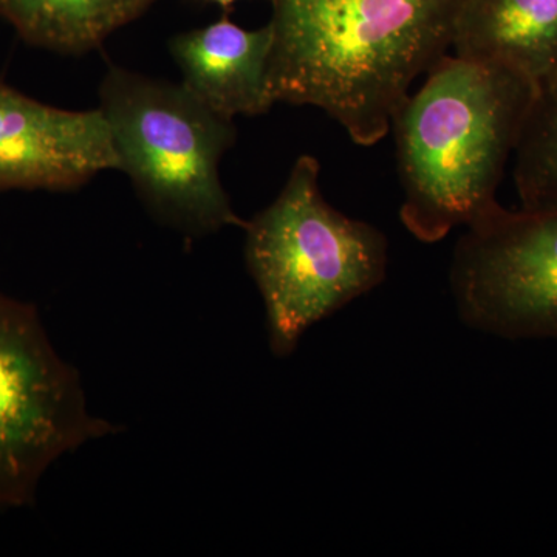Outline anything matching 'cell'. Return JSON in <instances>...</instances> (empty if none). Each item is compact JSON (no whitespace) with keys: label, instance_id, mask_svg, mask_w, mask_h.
I'll list each match as a JSON object with an SVG mask.
<instances>
[{"label":"cell","instance_id":"1","mask_svg":"<svg viewBox=\"0 0 557 557\" xmlns=\"http://www.w3.org/2000/svg\"><path fill=\"white\" fill-rule=\"evenodd\" d=\"M274 102L313 106L379 145L418 76L453 50L463 0H271Z\"/></svg>","mask_w":557,"mask_h":557},{"label":"cell","instance_id":"2","mask_svg":"<svg viewBox=\"0 0 557 557\" xmlns=\"http://www.w3.org/2000/svg\"><path fill=\"white\" fill-rule=\"evenodd\" d=\"M537 86L494 62L445 54L392 120L399 219L437 244L498 203L496 193Z\"/></svg>","mask_w":557,"mask_h":557},{"label":"cell","instance_id":"3","mask_svg":"<svg viewBox=\"0 0 557 557\" xmlns=\"http://www.w3.org/2000/svg\"><path fill=\"white\" fill-rule=\"evenodd\" d=\"M319 172L314 157H299L281 194L244 228L245 262L278 358L289 357L307 330L386 278V236L333 208Z\"/></svg>","mask_w":557,"mask_h":557},{"label":"cell","instance_id":"4","mask_svg":"<svg viewBox=\"0 0 557 557\" xmlns=\"http://www.w3.org/2000/svg\"><path fill=\"white\" fill-rule=\"evenodd\" d=\"M120 171L163 225L190 237L245 228L222 180L220 161L236 143L234 120L219 115L183 84L110 65L100 86Z\"/></svg>","mask_w":557,"mask_h":557},{"label":"cell","instance_id":"5","mask_svg":"<svg viewBox=\"0 0 557 557\" xmlns=\"http://www.w3.org/2000/svg\"><path fill=\"white\" fill-rule=\"evenodd\" d=\"M116 431L89 409L35 307L0 293V507L32 505L54 461Z\"/></svg>","mask_w":557,"mask_h":557},{"label":"cell","instance_id":"6","mask_svg":"<svg viewBox=\"0 0 557 557\" xmlns=\"http://www.w3.org/2000/svg\"><path fill=\"white\" fill-rule=\"evenodd\" d=\"M461 321L507 339H557V214L496 205L467 226L450 265Z\"/></svg>","mask_w":557,"mask_h":557},{"label":"cell","instance_id":"7","mask_svg":"<svg viewBox=\"0 0 557 557\" xmlns=\"http://www.w3.org/2000/svg\"><path fill=\"white\" fill-rule=\"evenodd\" d=\"M120 159L100 109L53 108L0 79V193L75 190Z\"/></svg>","mask_w":557,"mask_h":557},{"label":"cell","instance_id":"8","mask_svg":"<svg viewBox=\"0 0 557 557\" xmlns=\"http://www.w3.org/2000/svg\"><path fill=\"white\" fill-rule=\"evenodd\" d=\"M273 39L270 22L247 30L223 14L207 27L174 36L170 51L183 86L219 115L234 120L263 115L276 104L269 79Z\"/></svg>","mask_w":557,"mask_h":557},{"label":"cell","instance_id":"9","mask_svg":"<svg viewBox=\"0 0 557 557\" xmlns=\"http://www.w3.org/2000/svg\"><path fill=\"white\" fill-rule=\"evenodd\" d=\"M450 51L516 70L539 87L557 72V0H463Z\"/></svg>","mask_w":557,"mask_h":557},{"label":"cell","instance_id":"10","mask_svg":"<svg viewBox=\"0 0 557 557\" xmlns=\"http://www.w3.org/2000/svg\"><path fill=\"white\" fill-rule=\"evenodd\" d=\"M157 0H0V20L25 42L61 54L100 49Z\"/></svg>","mask_w":557,"mask_h":557},{"label":"cell","instance_id":"11","mask_svg":"<svg viewBox=\"0 0 557 557\" xmlns=\"http://www.w3.org/2000/svg\"><path fill=\"white\" fill-rule=\"evenodd\" d=\"M515 157L522 209L557 214V72L537 87Z\"/></svg>","mask_w":557,"mask_h":557},{"label":"cell","instance_id":"12","mask_svg":"<svg viewBox=\"0 0 557 557\" xmlns=\"http://www.w3.org/2000/svg\"><path fill=\"white\" fill-rule=\"evenodd\" d=\"M209 2L218 3V5L223 7V9H230L233 3L239 2V0H209Z\"/></svg>","mask_w":557,"mask_h":557}]
</instances>
